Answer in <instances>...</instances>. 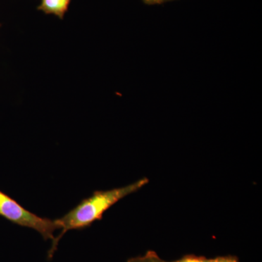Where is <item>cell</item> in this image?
Returning <instances> with one entry per match:
<instances>
[{
	"label": "cell",
	"mask_w": 262,
	"mask_h": 262,
	"mask_svg": "<svg viewBox=\"0 0 262 262\" xmlns=\"http://www.w3.org/2000/svg\"><path fill=\"white\" fill-rule=\"evenodd\" d=\"M149 179L143 178L125 186L106 191H95L92 195L82 200L68 213L57 219L56 223L61 233L52 241L48 258L51 259L56 252L60 239L70 230H82L89 228L96 221L102 220L105 212L125 196L137 192L148 184Z\"/></svg>",
	"instance_id": "1"
},
{
	"label": "cell",
	"mask_w": 262,
	"mask_h": 262,
	"mask_svg": "<svg viewBox=\"0 0 262 262\" xmlns=\"http://www.w3.org/2000/svg\"><path fill=\"white\" fill-rule=\"evenodd\" d=\"M72 0H42L37 10L46 14H53L63 19L70 7Z\"/></svg>",
	"instance_id": "3"
},
{
	"label": "cell",
	"mask_w": 262,
	"mask_h": 262,
	"mask_svg": "<svg viewBox=\"0 0 262 262\" xmlns=\"http://www.w3.org/2000/svg\"><path fill=\"white\" fill-rule=\"evenodd\" d=\"M143 1L147 5H158L166 3V2L171 1V0H143Z\"/></svg>",
	"instance_id": "7"
},
{
	"label": "cell",
	"mask_w": 262,
	"mask_h": 262,
	"mask_svg": "<svg viewBox=\"0 0 262 262\" xmlns=\"http://www.w3.org/2000/svg\"><path fill=\"white\" fill-rule=\"evenodd\" d=\"M0 216L20 227L37 231L43 238H55V231L59 229L56 220L44 218L28 211L13 198L0 190Z\"/></svg>",
	"instance_id": "2"
},
{
	"label": "cell",
	"mask_w": 262,
	"mask_h": 262,
	"mask_svg": "<svg viewBox=\"0 0 262 262\" xmlns=\"http://www.w3.org/2000/svg\"><path fill=\"white\" fill-rule=\"evenodd\" d=\"M127 262H165V261L160 258L155 251H149L144 256L129 258Z\"/></svg>",
	"instance_id": "4"
},
{
	"label": "cell",
	"mask_w": 262,
	"mask_h": 262,
	"mask_svg": "<svg viewBox=\"0 0 262 262\" xmlns=\"http://www.w3.org/2000/svg\"><path fill=\"white\" fill-rule=\"evenodd\" d=\"M209 258H207L205 256H196V255H186L182 258L173 261L165 262H208Z\"/></svg>",
	"instance_id": "5"
},
{
	"label": "cell",
	"mask_w": 262,
	"mask_h": 262,
	"mask_svg": "<svg viewBox=\"0 0 262 262\" xmlns=\"http://www.w3.org/2000/svg\"><path fill=\"white\" fill-rule=\"evenodd\" d=\"M0 27H1V25H0Z\"/></svg>",
	"instance_id": "8"
},
{
	"label": "cell",
	"mask_w": 262,
	"mask_h": 262,
	"mask_svg": "<svg viewBox=\"0 0 262 262\" xmlns=\"http://www.w3.org/2000/svg\"><path fill=\"white\" fill-rule=\"evenodd\" d=\"M208 262H239L238 258L233 256H218L214 258H209Z\"/></svg>",
	"instance_id": "6"
}]
</instances>
